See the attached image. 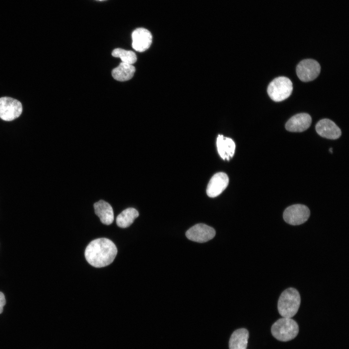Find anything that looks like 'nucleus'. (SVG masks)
Wrapping results in <instances>:
<instances>
[{"instance_id":"f257e3e1","label":"nucleus","mask_w":349,"mask_h":349,"mask_svg":"<svg viewBox=\"0 0 349 349\" xmlns=\"http://www.w3.org/2000/svg\"><path fill=\"white\" fill-rule=\"evenodd\" d=\"M117 254V248L112 241L107 238H99L92 240L87 245L85 257L91 265L102 268L111 264Z\"/></svg>"},{"instance_id":"f03ea898","label":"nucleus","mask_w":349,"mask_h":349,"mask_svg":"<svg viewBox=\"0 0 349 349\" xmlns=\"http://www.w3.org/2000/svg\"><path fill=\"white\" fill-rule=\"evenodd\" d=\"M301 303V297L296 289L290 287L281 294L278 301V310L283 317L291 318L297 313Z\"/></svg>"},{"instance_id":"7ed1b4c3","label":"nucleus","mask_w":349,"mask_h":349,"mask_svg":"<svg viewBox=\"0 0 349 349\" xmlns=\"http://www.w3.org/2000/svg\"><path fill=\"white\" fill-rule=\"evenodd\" d=\"M271 332L272 335L277 340L288 341L297 335L299 326L293 319L283 317L273 323Z\"/></svg>"},{"instance_id":"20e7f679","label":"nucleus","mask_w":349,"mask_h":349,"mask_svg":"<svg viewBox=\"0 0 349 349\" xmlns=\"http://www.w3.org/2000/svg\"><path fill=\"white\" fill-rule=\"evenodd\" d=\"M293 85L288 78L279 77L274 79L269 84L267 92L270 98L275 102L283 101L291 94Z\"/></svg>"},{"instance_id":"39448f33","label":"nucleus","mask_w":349,"mask_h":349,"mask_svg":"<svg viewBox=\"0 0 349 349\" xmlns=\"http://www.w3.org/2000/svg\"><path fill=\"white\" fill-rule=\"evenodd\" d=\"M22 112L21 102L9 97L0 98V118L9 121L18 118Z\"/></svg>"},{"instance_id":"423d86ee","label":"nucleus","mask_w":349,"mask_h":349,"mask_svg":"<svg viewBox=\"0 0 349 349\" xmlns=\"http://www.w3.org/2000/svg\"><path fill=\"white\" fill-rule=\"evenodd\" d=\"M310 212L306 206L296 204L287 207L283 213V218L287 223L297 225L303 223L309 218Z\"/></svg>"},{"instance_id":"0eeeda50","label":"nucleus","mask_w":349,"mask_h":349,"mask_svg":"<svg viewBox=\"0 0 349 349\" xmlns=\"http://www.w3.org/2000/svg\"><path fill=\"white\" fill-rule=\"evenodd\" d=\"M320 72V64L317 61L313 59L303 60L296 67V73L298 78L304 82L315 79L319 75Z\"/></svg>"},{"instance_id":"6e6552de","label":"nucleus","mask_w":349,"mask_h":349,"mask_svg":"<svg viewBox=\"0 0 349 349\" xmlns=\"http://www.w3.org/2000/svg\"><path fill=\"white\" fill-rule=\"evenodd\" d=\"M215 234V230L213 227L204 223L196 224L186 232V236L189 239L199 243H204L211 240Z\"/></svg>"},{"instance_id":"1a4fd4ad","label":"nucleus","mask_w":349,"mask_h":349,"mask_svg":"<svg viewBox=\"0 0 349 349\" xmlns=\"http://www.w3.org/2000/svg\"><path fill=\"white\" fill-rule=\"evenodd\" d=\"M132 47L134 49L139 52H143L150 47L152 42V36L147 29L139 28L135 30L132 33Z\"/></svg>"},{"instance_id":"9d476101","label":"nucleus","mask_w":349,"mask_h":349,"mask_svg":"<svg viewBox=\"0 0 349 349\" xmlns=\"http://www.w3.org/2000/svg\"><path fill=\"white\" fill-rule=\"evenodd\" d=\"M229 183L227 175L223 172H219L211 178L206 188V193L210 197H215L220 195L227 187Z\"/></svg>"},{"instance_id":"9b49d317","label":"nucleus","mask_w":349,"mask_h":349,"mask_svg":"<svg viewBox=\"0 0 349 349\" xmlns=\"http://www.w3.org/2000/svg\"><path fill=\"white\" fill-rule=\"evenodd\" d=\"M317 132L322 137L335 140L340 137L341 131L337 125L332 120L323 119L316 125Z\"/></svg>"},{"instance_id":"f8f14e48","label":"nucleus","mask_w":349,"mask_h":349,"mask_svg":"<svg viewBox=\"0 0 349 349\" xmlns=\"http://www.w3.org/2000/svg\"><path fill=\"white\" fill-rule=\"evenodd\" d=\"M310 115L306 113L297 114L291 117L286 122L285 127L290 132H302L308 129L311 124Z\"/></svg>"},{"instance_id":"ddd939ff","label":"nucleus","mask_w":349,"mask_h":349,"mask_svg":"<svg viewBox=\"0 0 349 349\" xmlns=\"http://www.w3.org/2000/svg\"><path fill=\"white\" fill-rule=\"evenodd\" d=\"M217 150L224 160H229L234 156L236 145L232 139L219 135L217 138Z\"/></svg>"},{"instance_id":"4468645a","label":"nucleus","mask_w":349,"mask_h":349,"mask_svg":"<svg viewBox=\"0 0 349 349\" xmlns=\"http://www.w3.org/2000/svg\"><path fill=\"white\" fill-rule=\"evenodd\" d=\"M95 214L98 216L102 223L111 224L113 221V211L111 206L107 202L101 200L94 205Z\"/></svg>"},{"instance_id":"2eb2a0df","label":"nucleus","mask_w":349,"mask_h":349,"mask_svg":"<svg viewBox=\"0 0 349 349\" xmlns=\"http://www.w3.org/2000/svg\"><path fill=\"white\" fill-rule=\"evenodd\" d=\"M249 338L248 331L244 328L235 331L229 342V349H246Z\"/></svg>"},{"instance_id":"dca6fc26","label":"nucleus","mask_w":349,"mask_h":349,"mask_svg":"<svg viewBox=\"0 0 349 349\" xmlns=\"http://www.w3.org/2000/svg\"><path fill=\"white\" fill-rule=\"evenodd\" d=\"M135 68L132 64L121 62L118 66L112 69L113 78L120 81L130 79L134 76Z\"/></svg>"},{"instance_id":"f3484780","label":"nucleus","mask_w":349,"mask_h":349,"mask_svg":"<svg viewBox=\"0 0 349 349\" xmlns=\"http://www.w3.org/2000/svg\"><path fill=\"white\" fill-rule=\"evenodd\" d=\"M138 211L135 208L129 207L124 210L116 219L117 225L121 228L129 226L139 216Z\"/></svg>"},{"instance_id":"a211bd4d","label":"nucleus","mask_w":349,"mask_h":349,"mask_svg":"<svg viewBox=\"0 0 349 349\" xmlns=\"http://www.w3.org/2000/svg\"><path fill=\"white\" fill-rule=\"evenodd\" d=\"M111 55L114 57L120 58L122 62L128 64H132L137 61L136 55L131 50L115 48L112 51Z\"/></svg>"},{"instance_id":"6ab92c4d","label":"nucleus","mask_w":349,"mask_h":349,"mask_svg":"<svg viewBox=\"0 0 349 349\" xmlns=\"http://www.w3.org/2000/svg\"><path fill=\"white\" fill-rule=\"evenodd\" d=\"M6 303V300L4 294L0 292V314L2 312L3 306Z\"/></svg>"},{"instance_id":"aec40b11","label":"nucleus","mask_w":349,"mask_h":349,"mask_svg":"<svg viewBox=\"0 0 349 349\" xmlns=\"http://www.w3.org/2000/svg\"></svg>"}]
</instances>
